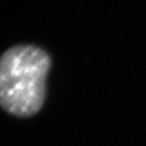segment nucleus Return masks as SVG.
<instances>
[{"mask_svg":"<svg viewBox=\"0 0 146 146\" xmlns=\"http://www.w3.org/2000/svg\"><path fill=\"white\" fill-rule=\"evenodd\" d=\"M52 65L48 52L20 44L0 56V107L17 118H31L42 109Z\"/></svg>","mask_w":146,"mask_h":146,"instance_id":"obj_1","label":"nucleus"}]
</instances>
